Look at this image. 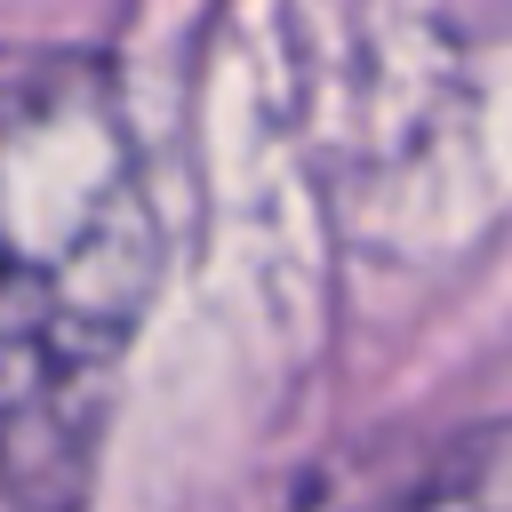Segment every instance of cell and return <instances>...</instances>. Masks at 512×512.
Masks as SVG:
<instances>
[{"label": "cell", "instance_id": "obj_1", "mask_svg": "<svg viewBox=\"0 0 512 512\" xmlns=\"http://www.w3.org/2000/svg\"><path fill=\"white\" fill-rule=\"evenodd\" d=\"M160 280V216L96 56H0V496L88 512L120 360Z\"/></svg>", "mask_w": 512, "mask_h": 512}, {"label": "cell", "instance_id": "obj_2", "mask_svg": "<svg viewBox=\"0 0 512 512\" xmlns=\"http://www.w3.org/2000/svg\"><path fill=\"white\" fill-rule=\"evenodd\" d=\"M360 512H512V432L448 440L408 488H392V496H376Z\"/></svg>", "mask_w": 512, "mask_h": 512}]
</instances>
